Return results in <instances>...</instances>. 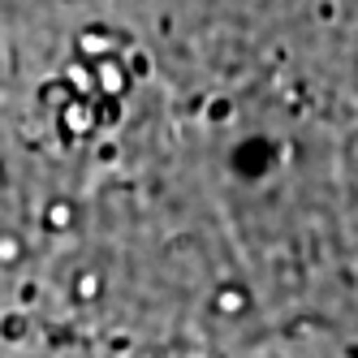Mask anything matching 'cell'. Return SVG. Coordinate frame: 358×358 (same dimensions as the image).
<instances>
[{
    "label": "cell",
    "instance_id": "6da1fadb",
    "mask_svg": "<svg viewBox=\"0 0 358 358\" xmlns=\"http://www.w3.org/2000/svg\"><path fill=\"white\" fill-rule=\"evenodd\" d=\"M0 337H5V341H17V337H22V320H17V315H5V320H0Z\"/></svg>",
    "mask_w": 358,
    "mask_h": 358
},
{
    "label": "cell",
    "instance_id": "7a4b0ae2",
    "mask_svg": "<svg viewBox=\"0 0 358 358\" xmlns=\"http://www.w3.org/2000/svg\"><path fill=\"white\" fill-rule=\"evenodd\" d=\"M69 220V208H65V203H57V208H48V224H52V229H61Z\"/></svg>",
    "mask_w": 358,
    "mask_h": 358
}]
</instances>
